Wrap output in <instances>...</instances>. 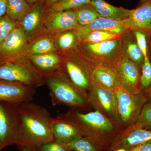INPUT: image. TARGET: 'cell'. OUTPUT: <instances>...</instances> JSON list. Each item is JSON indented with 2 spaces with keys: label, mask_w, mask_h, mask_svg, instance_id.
<instances>
[{
  "label": "cell",
  "mask_w": 151,
  "mask_h": 151,
  "mask_svg": "<svg viewBox=\"0 0 151 151\" xmlns=\"http://www.w3.org/2000/svg\"><path fill=\"white\" fill-rule=\"evenodd\" d=\"M122 87L131 93L142 92L139 87L141 68L137 64L123 55L117 65Z\"/></svg>",
  "instance_id": "obj_17"
},
{
  "label": "cell",
  "mask_w": 151,
  "mask_h": 151,
  "mask_svg": "<svg viewBox=\"0 0 151 151\" xmlns=\"http://www.w3.org/2000/svg\"><path fill=\"white\" fill-rule=\"evenodd\" d=\"M7 0H0V19L6 14Z\"/></svg>",
  "instance_id": "obj_36"
},
{
  "label": "cell",
  "mask_w": 151,
  "mask_h": 151,
  "mask_svg": "<svg viewBox=\"0 0 151 151\" xmlns=\"http://www.w3.org/2000/svg\"><path fill=\"white\" fill-rule=\"evenodd\" d=\"M36 89L17 82L0 80V101L21 105L31 102Z\"/></svg>",
  "instance_id": "obj_13"
},
{
  "label": "cell",
  "mask_w": 151,
  "mask_h": 151,
  "mask_svg": "<svg viewBox=\"0 0 151 151\" xmlns=\"http://www.w3.org/2000/svg\"><path fill=\"white\" fill-rule=\"evenodd\" d=\"M45 9V3L32 4L29 12L18 24L24 32L29 44L36 37L43 34V19Z\"/></svg>",
  "instance_id": "obj_14"
},
{
  "label": "cell",
  "mask_w": 151,
  "mask_h": 151,
  "mask_svg": "<svg viewBox=\"0 0 151 151\" xmlns=\"http://www.w3.org/2000/svg\"><path fill=\"white\" fill-rule=\"evenodd\" d=\"M73 10L79 27L87 25L101 17L91 4L82 6Z\"/></svg>",
  "instance_id": "obj_26"
},
{
  "label": "cell",
  "mask_w": 151,
  "mask_h": 151,
  "mask_svg": "<svg viewBox=\"0 0 151 151\" xmlns=\"http://www.w3.org/2000/svg\"><path fill=\"white\" fill-rule=\"evenodd\" d=\"M60 53L62 55L63 69L68 77L86 98V92L91 88L90 78L75 50Z\"/></svg>",
  "instance_id": "obj_10"
},
{
  "label": "cell",
  "mask_w": 151,
  "mask_h": 151,
  "mask_svg": "<svg viewBox=\"0 0 151 151\" xmlns=\"http://www.w3.org/2000/svg\"><path fill=\"white\" fill-rule=\"evenodd\" d=\"M139 87L145 93L151 89V61L149 57L145 58L141 68Z\"/></svg>",
  "instance_id": "obj_29"
},
{
  "label": "cell",
  "mask_w": 151,
  "mask_h": 151,
  "mask_svg": "<svg viewBox=\"0 0 151 151\" xmlns=\"http://www.w3.org/2000/svg\"><path fill=\"white\" fill-rule=\"evenodd\" d=\"M40 151H71L63 144L54 141L43 145Z\"/></svg>",
  "instance_id": "obj_34"
},
{
  "label": "cell",
  "mask_w": 151,
  "mask_h": 151,
  "mask_svg": "<svg viewBox=\"0 0 151 151\" xmlns=\"http://www.w3.org/2000/svg\"><path fill=\"white\" fill-rule=\"evenodd\" d=\"M129 151H151V140L141 143L132 148Z\"/></svg>",
  "instance_id": "obj_35"
},
{
  "label": "cell",
  "mask_w": 151,
  "mask_h": 151,
  "mask_svg": "<svg viewBox=\"0 0 151 151\" xmlns=\"http://www.w3.org/2000/svg\"><path fill=\"white\" fill-rule=\"evenodd\" d=\"M52 35L58 51L60 53L75 50L80 44V40L74 29L68 30Z\"/></svg>",
  "instance_id": "obj_24"
},
{
  "label": "cell",
  "mask_w": 151,
  "mask_h": 151,
  "mask_svg": "<svg viewBox=\"0 0 151 151\" xmlns=\"http://www.w3.org/2000/svg\"><path fill=\"white\" fill-rule=\"evenodd\" d=\"M51 128L55 141L61 144H67L84 137L78 126L65 115L52 118Z\"/></svg>",
  "instance_id": "obj_16"
},
{
  "label": "cell",
  "mask_w": 151,
  "mask_h": 151,
  "mask_svg": "<svg viewBox=\"0 0 151 151\" xmlns=\"http://www.w3.org/2000/svg\"><path fill=\"white\" fill-rule=\"evenodd\" d=\"M129 133L113 145L111 148L113 150L123 148L129 151L138 145L151 140V130H146L136 128L134 126Z\"/></svg>",
  "instance_id": "obj_20"
},
{
  "label": "cell",
  "mask_w": 151,
  "mask_h": 151,
  "mask_svg": "<svg viewBox=\"0 0 151 151\" xmlns=\"http://www.w3.org/2000/svg\"><path fill=\"white\" fill-rule=\"evenodd\" d=\"M79 27L73 10L51 12L45 9L43 19V34H55Z\"/></svg>",
  "instance_id": "obj_12"
},
{
  "label": "cell",
  "mask_w": 151,
  "mask_h": 151,
  "mask_svg": "<svg viewBox=\"0 0 151 151\" xmlns=\"http://www.w3.org/2000/svg\"><path fill=\"white\" fill-rule=\"evenodd\" d=\"M119 125L132 127L137 122L144 105L148 102L146 93H131L121 87L115 90Z\"/></svg>",
  "instance_id": "obj_5"
},
{
  "label": "cell",
  "mask_w": 151,
  "mask_h": 151,
  "mask_svg": "<svg viewBox=\"0 0 151 151\" xmlns=\"http://www.w3.org/2000/svg\"><path fill=\"white\" fill-rule=\"evenodd\" d=\"M20 147L21 151H32L30 149L26 147H22V146H20Z\"/></svg>",
  "instance_id": "obj_40"
},
{
  "label": "cell",
  "mask_w": 151,
  "mask_h": 151,
  "mask_svg": "<svg viewBox=\"0 0 151 151\" xmlns=\"http://www.w3.org/2000/svg\"><path fill=\"white\" fill-rule=\"evenodd\" d=\"M147 98L148 102L151 104V89L146 93Z\"/></svg>",
  "instance_id": "obj_39"
},
{
  "label": "cell",
  "mask_w": 151,
  "mask_h": 151,
  "mask_svg": "<svg viewBox=\"0 0 151 151\" xmlns=\"http://www.w3.org/2000/svg\"><path fill=\"white\" fill-rule=\"evenodd\" d=\"M76 51L90 81L113 90L122 87V80L117 67L95 63L84 57L77 50Z\"/></svg>",
  "instance_id": "obj_7"
},
{
  "label": "cell",
  "mask_w": 151,
  "mask_h": 151,
  "mask_svg": "<svg viewBox=\"0 0 151 151\" xmlns=\"http://www.w3.org/2000/svg\"><path fill=\"white\" fill-rule=\"evenodd\" d=\"M60 1L61 0H45V7L48 8L52 5L54 4L55 3Z\"/></svg>",
  "instance_id": "obj_37"
},
{
  "label": "cell",
  "mask_w": 151,
  "mask_h": 151,
  "mask_svg": "<svg viewBox=\"0 0 151 151\" xmlns=\"http://www.w3.org/2000/svg\"><path fill=\"white\" fill-rule=\"evenodd\" d=\"M0 80L17 82L35 89L45 84L44 78L25 55L0 63Z\"/></svg>",
  "instance_id": "obj_3"
},
{
  "label": "cell",
  "mask_w": 151,
  "mask_h": 151,
  "mask_svg": "<svg viewBox=\"0 0 151 151\" xmlns=\"http://www.w3.org/2000/svg\"><path fill=\"white\" fill-rule=\"evenodd\" d=\"M18 24L13 21L7 15L0 19V44L6 39Z\"/></svg>",
  "instance_id": "obj_32"
},
{
  "label": "cell",
  "mask_w": 151,
  "mask_h": 151,
  "mask_svg": "<svg viewBox=\"0 0 151 151\" xmlns=\"http://www.w3.org/2000/svg\"><path fill=\"white\" fill-rule=\"evenodd\" d=\"M122 39L123 55L142 68L145 58L132 31H129L123 35Z\"/></svg>",
  "instance_id": "obj_21"
},
{
  "label": "cell",
  "mask_w": 151,
  "mask_h": 151,
  "mask_svg": "<svg viewBox=\"0 0 151 151\" xmlns=\"http://www.w3.org/2000/svg\"><path fill=\"white\" fill-rule=\"evenodd\" d=\"M74 30L80 42L85 36L94 31H105L123 35L130 30L127 27L125 20H116L100 17L89 24L78 27Z\"/></svg>",
  "instance_id": "obj_19"
},
{
  "label": "cell",
  "mask_w": 151,
  "mask_h": 151,
  "mask_svg": "<svg viewBox=\"0 0 151 151\" xmlns=\"http://www.w3.org/2000/svg\"></svg>",
  "instance_id": "obj_44"
},
{
  "label": "cell",
  "mask_w": 151,
  "mask_h": 151,
  "mask_svg": "<svg viewBox=\"0 0 151 151\" xmlns=\"http://www.w3.org/2000/svg\"><path fill=\"white\" fill-rule=\"evenodd\" d=\"M91 88L88 100L97 110L103 113L112 122L119 124L117 97L115 90L100 86L90 81Z\"/></svg>",
  "instance_id": "obj_8"
},
{
  "label": "cell",
  "mask_w": 151,
  "mask_h": 151,
  "mask_svg": "<svg viewBox=\"0 0 151 151\" xmlns=\"http://www.w3.org/2000/svg\"><path fill=\"white\" fill-rule=\"evenodd\" d=\"M25 56L44 78L64 71L62 55L58 52Z\"/></svg>",
  "instance_id": "obj_18"
},
{
  "label": "cell",
  "mask_w": 151,
  "mask_h": 151,
  "mask_svg": "<svg viewBox=\"0 0 151 151\" xmlns=\"http://www.w3.org/2000/svg\"><path fill=\"white\" fill-rule=\"evenodd\" d=\"M77 51L92 62L117 67L123 56L122 37L96 43H80Z\"/></svg>",
  "instance_id": "obj_4"
},
{
  "label": "cell",
  "mask_w": 151,
  "mask_h": 151,
  "mask_svg": "<svg viewBox=\"0 0 151 151\" xmlns=\"http://www.w3.org/2000/svg\"><path fill=\"white\" fill-rule=\"evenodd\" d=\"M1 151V149H0V151Z\"/></svg>",
  "instance_id": "obj_43"
},
{
  "label": "cell",
  "mask_w": 151,
  "mask_h": 151,
  "mask_svg": "<svg viewBox=\"0 0 151 151\" xmlns=\"http://www.w3.org/2000/svg\"><path fill=\"white\" fill-rule=\"evenodd\" d=\"M91 4V0H61L48 8L47 10L51 12H61L74 10L82 6Z\"/></svg>",
  "instance_id": "obj_28"
},
{
  "label": "cell",
  "mask_w": 151,
  "mask_h": 151,
  "mask_svg": "<svg viewBox=\"0 0 151 151\" xmlns=\"http://www.w3.org/2000/svg\"><path fill=\"white\" fill-rule=\"evenodd\" d=\"M48 87L52 105H66L75 108H84L86 97L73 86L65 71L44 78Z\"/></svg>",
  "instance_id": "obj_2"
},
{
  "label": "cell",
  "mask_w": 151,
  "mask_h": 151,
  "mask_svg": "<svg viewBox=\"0 0 151 151\" xmlns=\"http://www.w3.org/2000/svg\"><path fill=\"white\" fill-rule=\"evenodd\" d=\"M30 4H36L37 3H45V0H26Z\"/></svg>",
  "instance_id": "obj_38"
},
{
  "label": "cell",
  "mask_w": 151,
  "mask_h": 151,
  "mask_svg": "<svg viewBox=\"0 0 151 151\" xmlns=\"http://www.w3.org/2000/svg\"><path fill=\"white\" fill-rule=\"evenodd\" d=\"M150 0H140L139 2V6L142 5L143 4H145V3L147 2Z\"/></svg>",
  "instance_id": "obj_41"
},
{
  "label": "cell",
  "mask_w": 151,
  "mask_h": 151,
  "mask_svg": "<svg viewBox=\"0 0 151 151\" xmlns=\"http://www.w3.org/2000/svg\"><path fill=\"white\" fill-rule=\"evenodd\" d=\"M133 126L136 128L151 130V104L148 102L143 106L137 122Z\"/></svg>",
  "instance_id": "obj_31"
},
{
  "label": "cell",
  "mask_w": 151,
  "mask_h": 151,
  "mask_svg": "<svg viewBox=\"0 0 151 151\" xmlns=\"http://www.w3.org/2000/svg\"><path fill=\"white\" fill-rule=\"evenodd\" d=\"M115 151H129L127 150H126V149H123V148H121V149H117V150H115Z\"/></svg>",
  "instance_id": "obj_42"
},
{
  "label": "cell",
  "mask_w": 151,
  "mask_h": 151,
  "mask_svg": "<svg viewBox=\"0 0 151 151\" xmlns=\"http://www.w3.org/2000/svg\"><path fill=\"white\" fill-rule=\"evenodd\" d=\"M122 35L105 31H94L89 33L80 40V43H96L116 39Z\"/></svg>",
  "instance_id": "obj_27"
},
{
  "label": "cell",
  "mask_w": 151,
  "mask_h": 151,
  "mask_svg": "<svg viewBox=\"0 0 151 151\" xmlns=\"http://www.w3.org/2000/svg\"><path fill=\"white\" fill-rule=\"evenodd\" d=\"M31 8L26 0H7L6 15L13 21L19 24Z\"/></svg>",
  "instance_id": "obj_25"
},
{
  "label": "cell",
  "mask_w": 151,
  "mask_h": 151,
  "mask_svg": "<svg viewBox=\"0 0 151 151\" xmlns=\"http://www.w3.org/2000/svg\"><path fill=\"white\" fill-rule=\"evenodd\" d=\"M65 115L78 126L84 137L91 130L107 133L114 129L113 122L97 110L86 113L70 111Z\"/></svg>",
  "instance_id": "obj_9"
},
{
  "label": "cell",
  "mask_w": 151,
  "mask_h": 151,
  "mask_svg": "<svg viewBox=\"0 0 151 151\" xmlns=\"http://www.w3.org/2000/svg\"><path fill=\"white\" fill-rule=\"evenodd\" d=\"M20 129L17 145L40 151L45 144L55 141L52 132V117L46 108L31 103L19 105Z\"/></svg>",
  "instance_id": "obj_1"
},
{
  "label": "cell",
  "mask_w": 151,
  "mask_h": 151,
  "mask_svg": "<svg viewBox=\"0 0 151 151\" xmlns=\"http://www.w3.org/2000/svg\"><path fill=\"white\" fill-rule=\"evenodd\" d=\"M63 145L71 151H97L92 141L84 137L78 138Z\"/></svg>",
  "instance_id": "obj_30"
},
{
  "label": "cell",
  "mask_w": 151,
  "mask_h": 151,
  "mask_svg": "<svg viewBox=\"0 0 151 151\" xmlns=\"http://www.w3.org/2000/svg\"><path fill=\"white\" fill-rule=\"evenodd\" d=\"M28 44L24 32L18 24L0 44V63L25 55Z\"/></svg>",
  "instance_id": "obj_11"
},
{
  "label": "cell",
  "mask_w": 151,
  "mask_h": 151,
  "mask_svg": "<svg viewBox=\"0 0 151 151\" xmlns=\"http://www.w3.org/2000/svg\"><path fill=\"white\" fill-rule=\"evenodd\" d=\"M57 52L52 35L45 33L36 37L29 44L25 55H39Z\"/></svg>",
  "instance_id": "obj_23"
},
{
  "label": "cell",
  "mask_w": 151,
  "mask_h": 151,
  "mask_svg": "<svg viewBox=\"0 0 151 151\" xmlns=\"http://www.w3.org/2000/svg\"><path fill=\"white\" fill-rule=\"evenodd\" d=\"M125 21L130 30H139L147 35L148 56L151 61V0L132 9L129 16Z\"/></svg>",
  "instance_id": "obj_15"
},
{
  "label": "cell",
  "mask_w": 151,
  "mask_h": 151,
  "mask_svg": "<svg viewBox=\"0 0 151 151\" xmlns=\"http://www.w3.org/2000/svg\"><path fill=\"white\" fill-rule=\"evenodd\" d=\"M93 7L102 17L124 21L129 16L132 10L115 6L105 0H91Z\"/></svg>",
  "instance_id": "obj_22"
},
{
  "label": "cell",
  "mask_w": 151,
  "mask_h": 151,
  "mask_svg": "<svg viewBox=\"0 0 151 151\" xmlns=\"http://www.w3.org/2000/svg\"><path fill=\"white\" fill-rule=\"evenodd\" d=\"M139 47L142 50L145 58L148 56V46L147 37L146 34L139 30H132Z\"/></svg>",
  "instance_id": "obj_33"
},
{
  "label": "cell",
  "mask_w": 151,
  "mask_h": 151,
  "mask_svg": "<svg viewBox=\"0 0 151 151\" xmlns=\"http://www.w3.org/2000/svg\"><path fill=\"white\" fill-rule=\"evenodd\" d=\"M0 101V149L17 145L20 129L19 105Z\"/></svg>",
  "instance_id": "obj_6"
}]
</instances>
